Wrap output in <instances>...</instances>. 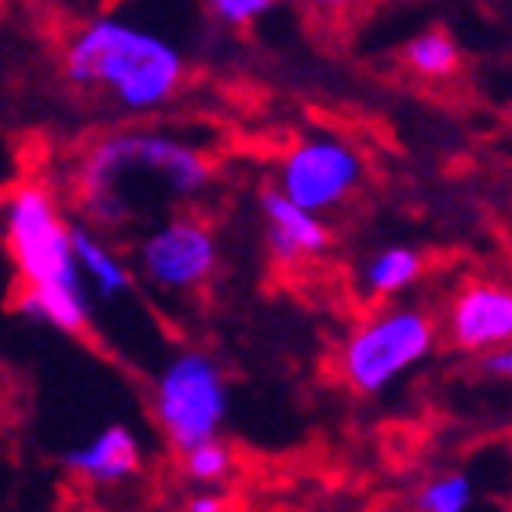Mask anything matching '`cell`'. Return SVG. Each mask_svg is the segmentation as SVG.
<instances>
[{
    "instance_id": "10",
    "label": "cell",
    "mask_w": 512,
    "mask_h": 512,
    "mask_svg": "<svg viewBox=\"0 0 512 512\" xmlns=\"http://www.w3.org/2000/svg\"><path fill=\"white\" fill-rule=\"evenodd\" d=\"M260 224H264L267 253L282 267H300L308 260H319L333 242L326 216L289 202L278 187L260 191Z\"/></svg>"
},
{
    "instance_id": "1",
    "label": "cell",
    "mask_w": 512,
    "mask_h": 512,
    "mask_svg": "<svg viewBox=\"0 0 512 512\" xmlns=\"http://www.w3.org/2000/svg\"><path fill=\"white\" fill-rule=\"evenodd\" d=\"M216 165L202 143L176 128L110 125L77 150L70 165V202L77 220L103 235H125L165 205L202 198Z\"/></svg>"
},
{
    "instance_id": "15",
    "label": "cell",
    "mask_w": 512,
    "mask_h": 512,
    "mask_svg": "<svg viewBox=\"0 0 512 512\" xmlns=\"http://www.w3.org/2000/svg\"><path fill=\"white\" fill-rule=\"evenodd\" d=\"M476 480L465 469H447L428 476L414 494L417 512H472L476 509Z\"/></svg>"
},
{
    "instance_id": "3",
    "label": "cell",
    "mask_w": 512,
    "mask_h": 512,
    "mask_svg": "<svg viewBox=\"0 0 512 512\" xmlns=\"http://www.w3.org/2000/svg\"><path fill=\"white\" fill-rule=\"evenodd\" d=\"M0 238L15 267V311L66 337L92 330V297L74 260V216L48 183H19L0 202Z\"/></svg>"
},
{
    "instance_id": "7",
    "label": "cell",
    "mask_w": 512,
    "mask_h": 512,
    "mask_svg": "<svg viewBox=\"0 0 512 512\" xmlns=\"http://www.w3.org/2000/svg\"><path fill=\"white\" fill-rule=\"evenodd\" d=\"M366 180V158L352 139L337 132H308L293 139L275 165L278 191L311 213H333L355 198Z\"/></svg>"
},
{
    "instance_id": "9",
    "label": "cell",
    "mask_w": 512,
    "mask_h": 512,
    "mask_svg": "<svg viewBox=\"0 0 512 512\" xmlns=\"http://www.w3.org/2000/svg\"><path fill=\"white\" fill-rule=\"evenodd\" d=\"M63 469L85 487H125L147 469L143 439L125 421H110L88 439L63 450Z\"/></svg>"
},
{
    "instance_id": "20",
    "label": "cell",
    "mask_w": 512,
    "mask_h": 512,
    "mask_svg": "<svg viewBox=\"0 0 512 512\" xmlns=\"http://www.w3.org/2000/svg\"><path fill=\"white\" fill-rule=\"evenodd\" d=\"M509 128H512V110H509Z\"/></svg>"
},
{
    "instance_id": "16",
    "label": "cell",
    "mask_w": 512,
    "mask_h": 512,
    "mask_svg": "<svg viewBox=\"0 0 512 512\" xmlns=\"http://www.w3.org/2000/svg\"><path fill=\"white\" fill-rule=\"evenodd\" d=\"M202 8L224 30H253L282 8V0H202Z\"/></svg>"
},
{
    "instance_id": "2",
    "label": "cell",
    "mask_w": 512,
    "mask_h": 512,
    "mask_svg": "<svg viewBox=\"0 0 512 512\" xmlns=\"http://www.w3.org/2000/svg\"><path fill=\"white\" fill-rule=\"evenodd\" d=\"M59 74L121 118H154L180 99L191 59L169 30L136 11H99L66 33Z\"/></svg>"
},
{
    "instance_id": "11",
    "label": "cell",
    "mask_w": 512,
    "mask_h": 512,
    "mask_svg": "<svg viewBox=\"0 0 512 512\" xmlns=\"http://www.w3.org/2000/svg\"><path fill=\"white\" fill-rule=\"evenodd\" d=\"M74 260L92 300L118 304L136 289V271L121 256V249L110 242V235L81 224V220H74Z\"/></svg>"
},
{
    "instance_id": "18",
    "label": "cell",
    "mask_w": 512,
    "mask_h": 512,
    "mask_svg": "<svg viewBox=\"0 0 512 512\" xmlns=\"http://www.w3.org/2000/svg\"><path fill=\"white\" fill-rule=\"evenodd\" d=\"M297 4L315 19H344L355 8H363L366 0H297Z\"/></svg>"
},
{
    "instance_id": "6",
    "label": "cell",
    "mask_w": 512,
    "mask_h": 512,
    "mask_svg": "<svg viewBox=\"0 0 512 512\" xmlns=\"http://www.w3.org/2000/svg\"><path fill=\"white\" fill-rule=\"evenodd\" d=\"M132 271L161 297H194L220 271L216 227L198 213H169L143 227L132 246Z\"/></svg>"
},
{
    "instance_id": "4",
    "label": "cell",
    "mask_w": 512,
    "mask_h": 512,
    "mask_svg": "<svg viewBox=\"0 0 512 512\" xmlns=\"http://www.w3.org/2000/svg\"><path fill=\"white\" fill-rule=\"evenodd\" d=\"M439 344V322L417 304H384L355 322L337 348V374L355 395H384Z\"/></svg>"
},
{
    "instance_id": "12",
    "label": "cell",
    "mask_w": 512,
    "mask_h": 512,
    "mask_svg": "<svg viewBox=\"0 0 512 512\" xmlns=\"http://www.w3.org/2000/svg\"><path fill=\"white\" fill-rule=\"evenodd\" d=\"M425 275V253L414 246H384L370 253L359 267V289L370 300H392L403 297L421 282Z\"/></svg>"
},
{
    "instance_id": "13",
    "label": "cell",
    "mask_w": 512,
    "mask_h": 512,
    "mask_svg": "<svg viewBox=\"0 0 512 512\" xmlns=\"http://www.w3.org/2000/svg\"><path fill=\"white\" fill-rule=\"evenodd\" d=\"M403 63L410 74L425 77V81H447L461 70V48L450 33L421 30L406 41Z\"/></svg>"
},
{
    "instance_id": "14",
    "label": "cell",
    "mask_w": 512,
    "mask_h": 512,
    "mask_svg": "<svg viewBox=\"0 0 512 512\" xmlns=\"http://www.w3.org/2000/svg\"><path fill=\"white\" fill-rule=\"evenodd\" d=\"M176 458H180L183 480L191 483V487H224L238 469L235 450H231V443L224 436L202 439V443L180 450Z\"/></svg>"
},
{
    "instance_id": "19",
    "label": "cell",
    "mask_w": 512,
    "mask_h": 512,
    "mask_svg": "<svg viewBox=\"0 0 512 512\" xmlns=\"http://www.w3.org/2000/svg\"><path fill=\"white\" fill-rule=\"evenodd\" d=\"M480 359H483V370H487L494 381L512 384V344H505V348H494V352L480 355Z\"/></svg>"
},
{
    "instance_id": "5",
    "label": "cell",
    "mask_w": 512,
    "mask_h": 512,
    "mask_svg": "<svg viewBox=\"0 0 512 512\" xmlns=\"http://www.w3.org/2000/svg\"><path fill=\"white\" fill-rule=\"evenodd\" d=\"M150 414L161 439L176 454L224 432L231 414V384L224 366L202 348H180L150 381Z\"/></svg>"
},
{
    "instance_id": "17",
    "label": "cell",
    "mask_w": 512,
    "mask_h": 512,
    "mask_svg": "<svg viewBox=\"0 0 512 512\" xmlns=\"http://www.w3.org/2000/svg\"><path fill=\"white\" fill-rule=\"evenodd\" d=\"M183 512H231V498L224 487H191L183 498Z\"/></svg>"
},
{
    "instance_id": "8",
    "label": "cell",
    "mask_w": 512,
    "mask_h": 512,
    "mask_svg": "<svg viewBox=\"0 0 512 512\" xmlns=\"http://www.w3.org/2000/svg\"><path fill=\"white\" fill-rule=\"evenodd\" d=\"M447 341L465 355H487L512 344V286L498 278H476L450 297L443 315Z\"/></svg>"
}]
</instances>
